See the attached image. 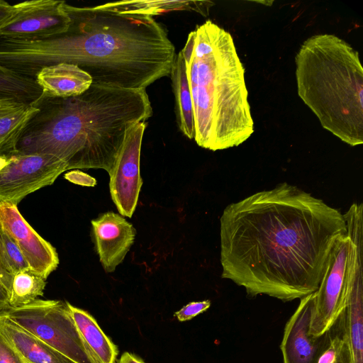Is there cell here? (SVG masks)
Listing matches in <instances>:
<instances>
[{"mask_svg":"<svg viewBox=\"0 0 363 363\" xmlns=\"http://www.w3.org/2000/svg\"><path fill=\"white\" fill-rule=\"evenodd\" d=\"M343 214L303 189L283 182L231 203L220 218L221 277L284 302L317 291Z\"/></svg>","mask_w":363,"mask_h":363,"instance_id":"obj_1","label":"cell"},{"mask_svg":"<svg viewBox=\"0 0 363 363\" xmlns=\"http://www.w3.org/2000/svg\"><path fill=\"white\" fill-rule=\"evenodd\" d=\"M64 6L70 24L63 33L35 41L0 37V65L35 79L45 67L69 63L93 84L132 90L170 74L175 48L152 16Z\"/></svg>","mask_w":363,"mask_h":363,"instance_id":"obj_2","label":"cell"},{"mask_svg":"<svg viewBox=\"0 0 363 363\" xmlns=\"http://www.w3.org/2000/svg\"><path fill=\"white\" fill-rule=\"evenodd\" d=\"M32 104L38 111L24 128L16 154L48 155L67 170L103 169L108 174L126 130L152 114L145 89L93 83L81 95L53 98L42 94Z\"/></svg>","mask_w":363,"mask_h":363,"instance_id":"obj_3","label":"cell"},{"mask_svg":"<svg viewBox=\"0 0 363 363\" xmlns=\"http://www.w3.org/2000/svg\"><path fill=\"white\" fill-rule=\"evenodd\" d=\"M191 95L194 140L212 151L237 147L254 132L245 69L233 37L211 21L189 33L180 51Z\"/></svg>","mask_w":363,"mask_h":363,"instance_id":"obj_4","label":"cell"},{"mask_svg":"<svg viewBox=\"0 0 363 363\" xmlns=\"http://www.w3.org/2000/svg\"><path fill=\"white\" fill-rule=\"evenodd\" d=\"M297 91L321 125L354 147L363 143V68L359 52L333 34L307 38L296 57Z\"/></svg>","mask_w":363,"mask_h":363,"instance_id":"obj_5","label":"cell"},{"mask_svg":"<svg viewBox=\"0 0 363 363\" xmlns=\"http://www.w3.org/2000/svg\"><path fill=\"white\" fill-rule=\"evenodd\" d=\"M68 302L36 299L0 313L39 337L75 363H96L68 306Z\"/></svg>","mask_w":363,"mask_h":363,"instance_id":"obj_6","label":"cell"},{"mask_svg":"<svg viewBox=\"0 0 363 363\" xmlns=\"http://www.w3.org/2000/svg\"><path fill=\"white\" fill-rule=\"evenodd\" d=\"M67 167L58 159L42 154H16L0 170V203L17 206L27 195L52 185Z\"/></svg>","mask_w":363,"mask_h":363,"instance_id":"obj_7","label":"cell"},{"mask_svg":"<svg viewBox=\"0 0 363 363\" xmlns=\"http://www.w3.org/2000/svg\"><path fill=\"white\" fill-rule=\"evenodd\" d=\"M349 239L346 234L337 240L318 289L309 333L321 335L328 331L344 309L347 296V262Z\"/></svg>","mask_w":363,"mask_h":363,"instance_id":"obj_8","label":"cell"},{"mask_svg":"<svg viewBox=\"0 0 363 363\" xmlns=\"http://www.w3.org/2000/svg\"><path fill=\"white\" fill-rule=\"evenodd\" d=\"M145 121L130 127L109 174V190L111 199L123 216L131 218L137 206L143 184L140 173V156Z\"/></svg>","mask_w":363,"mask_h":363,"instance_id":"obj_9","label":"cell"},{"mask_svg":"<svg viewBox=\"0 0 363 363\" xmlns=\"http://www.w3.org/2000/svg\"><path fill=\"white\" fill-rule=\"evenodd\" d=\"M65 1L30 0L16 4L14 20L0 30V37L35 41L66 32L70 18Z\"/></svg>","mask_w":363,"mask_h":363,"instance_id":"obj_10","label":"cell"},{"mask_svg":"<svg viewBox=\"0 0 363 363\" xmlns=\"http://www.w3.org/2000/svg\"><path fill=\"white\" fill-rule=\"evenodd\" d=\"M315 301V292L300 299L286 322L280 344L282 363H317L328 347L329 330L318 336L309 333Z\"/></svg>","mask_w":363,"mask_h":363,"instance_id":"obj_11","label":"cell"},{"mask_svg":"<svg viewBox=\"0 0 363 363\" xmlns=\"http://www.w3.org/2000/svg\"><path fill=\"white\" fill-rule=\"evenodd\" d=\"M0 226L17 243L30 270L47 279L57 269L55 248L27 223L17 206L0 203Z\"/></svg>","mask_w":363,"mask_h":363,"instance_id":"obj_12","label":"cell"},{"mask_svg":"<svg viewBox=\"0 0 363 363\" xmlns=\"http://www.w3.org/2000/svg\"><path fill=\"white\" fill-rule=\"evenodd\" d=\"M362 262L354 259L347 265V296L344 309L335 323L348 348L351 363H363Z\"/></svg>","mask_w":363,"mask_h":363,"instance_id":"obj_13","label":"cell"},{"mask_svg":"<svg viewBox=\"0 0 363 363\" xmlns=\"http://www.w3.org/2000/svg\"><path fill=\"white\" fill-rule=\"evenodd\" d=\"M94 242L106 272H113L134 242L135 230L121 215L112 211L91 220Z\"/></svg>","mask_w":363,"mask_h":363,"instance_id":"obj_14","label":"cell"},{"mask_svg":"<svg viewBox=\"0 0 363 363\" xmlns=\"http://www.w3.org/2000/svg\"><path fill=\"white\" fill-rule=\"evenodd\" d=\"M0 332L23 363H75L1 313Z\"/></svg>","mask_w":363,"mask_h":363,"instance_id":"obj_15","label":"cell"},{"mask_svg":"<svg viewBox=\"0 0 363 363\" xmlns=\"http://www.w3.org/2000/svg\"><path fill=\"white\" fill-rule=\"evenodd\" d=\"M35 80L43 94L53 98L81 95L92 84V79L89 74L69 63L45 67L38 73Z\"/></svg>","mask_w":363,"mask_h":363,"instance_id":"obj_16","label":"cell"},{"mask_svg":"<svg viewBox=\"0 0 363 363\" xmlns=\"http://www.w3.org/2000/svg\"><path fill=\"white\" fill-rule=\"evenodd\" d=\"M38 111L32 104L0 98V157H11L31 117Z\"/></svg>","mask_w":363,"mask_h":363,"instance_id":"obj_17","label":"cell"},{"mask_svg":"<svg viewBox=\"0 0 363 363\" xmlns=\"http://www.w3.org/2000/svg\"><path fill=\"white\" fill-rule=\"evenodd\" d=\"M68 306L75 324L96 363H116L117 346L105 335L87 311L71 305Z\"/></svg>","mask_w":363,"mask_h":363,"instance_id":"obj_18","label":"cell"},{"mask_svg":"<svg viewBox=\"0 0 363 363\" xmlns=\"http://www.w3.org/2000/svg\"><path fill=\"white\" fill-rule=\"evenodd\" d=\"M212 3L201 1H121L98 5L101 9L121 13L157 16L172 11H196L203 16L208 14Z\"/></svg>","mask_w":363,"mask_h":363,"instance_id":"obj_19","label":"cell"},{"mask_svg":"<svg viewBox=\"0 0 363 363\" xmlns=\"http://www.w3.org/2000/svg\"><path fill=\"white\" fill-rule=\"evenodd\" d=\"M175 98V112L178 127L189 139L194 138V118L191 95L187 80L185 62L182 52L176 55L170 72Z\"/></svg>","mask_w":363,"mask_h":363,"instance_id":"obj_20","label":"cell"},{"mask_svg":"<svg viewBox=\"0 0 363 363\" xmlns=\"http://www.w3.org/2000/svg\"><path fill=\"white\" fill-rule=\"evenodd\" d=\"M46 279L30 269L13 276L9 297V307L26 306L43 295Z\"/></svg>","mask_w":363,"mask_h":363,"instance_id":"obj_21","label":"cell"},{"mask_svg":"<svg viewBox=\"0 0 363 363\" xmlns=\"http://www.w3.org/2000/svg\"><path fill=\"white\" fill-rule=\"evenodd\" d=\"M42 94L35 79L19 75L0 65V98L15 99L32 104Z\"/></svg>","mask_w":363,"mask_h":363,"instance_id":"obj_22","label":"cell"},{"mask_svg":"<svg viewBox=\"0 0 363 363\" xmlns=\"http://www.w3.org/2000/svg\"><path fill=\"white\" fill-rule=\"evenodd\" d=\"M0 264L3 269L11 276L30 269L17 243L1 226Z\"/></svg>","mask_w":363,"mask_h":363,"instance_id":"obj_23","label":"cell"},{"mask_svg":"<svg viewBox=\"0 0 363 363\" xmlns=\"http://www.w3.org/2000/svg\"><path fill=\"white\" fill-rule=\"evenodd\" d=\"M329 331L330 343L317 363H351L348 348L337 325L334 323Z\"/></svg>","mask_w":363,"mask_h":363,"instance_id":"obj_24","label":"cell"},{"mask_svg":"<svg viewBox=\"0 0 363 363\" xmlns=\"http://www.w3.org/2000/svg\"><path fill=\"white\" fill-rule=\"evenodd\" d=\"M210 306L211 301L209 300L190 302L179 311H177L174 315L179 321L189 320L199 314L203 313Z\"/></svg>","mask_w":363,"mask_h":363,"instance_id":"obj_25","label":"cell"},{"mask_svg":"<svg viewBox=\"0 0 363 363\" xmlns=\"http://www.w3.org/2000/svg\"><path fill=\"white\" fill-rule=\"evenodd\" d=\"M0 363H23L21 357L1 332Z\"/></svg>","mask_w":363,"mask_h":363,"instance_id":"obj_26","label":"cell"},{"mask_svg":"<svg viewBox=\"0 0 363 363\" xmlns=\"http://www.w3.org/2000/svg\"><path fill=\"white\" fill-rule=\"evenodd\" d=\"M13 276L3 269L0 264V311L9 307V297Z\"/></svg>","mask_w":363,"mask_h":363,"instance_id":"obj_27","label":"cell"},{"mask_svg":"<svg viewBox=\"0 0 363 363\" xmlns=\"http://www.w3.org/2000/svg\"><path fill=\"white\" fill-rule=\"evenodd\" d=\"M65 178L73 184L83 186H95L97 184L95 178L78 169L66 173Z\"/></svg>","mask_w":363,"mask_h":363,"instance_id":"obj_28","label":"cell"},{"mask_svg":"<svg viewBox=\"0 0 363 363\" xmlns=\"http://www.w3.org/2000/svg\"><path fill=\"white\" fill-rule=\"evenodd\" d=\"M16 9L15 5L0 0V30L10 24L15 18Z\"/></svg>","mask_w":363,"mask_h":363,"instance_id":"obj_29","label":"cell"},{"mask_svg":"<svg viewBox=\"0 0 363 363\" xmlns=\"http://www.w3.org/2000/svg\"><path fill=\"white\" fill-rule=\"evenodd\" d=\"M117 363H145L140 357L134 354L125 352L121 358L118 360Z\"/></svg>","mask_w":363,"mask_h":363,"instance_id":"obj_30","label":"cell"},{"mask_svg":"<svg viewBox=\"0 0 363 363\" xmlns=\"http://www.w3.org/2000/svg\"><path fill=\"white\" fill-rule=\"evenodd\" d=\"M11 157H0V170L10 162Z\"/></svg>","mask_w":363,"mask_h":363,"instance_id":"obj_31","label":"cell"}]
</instances>
